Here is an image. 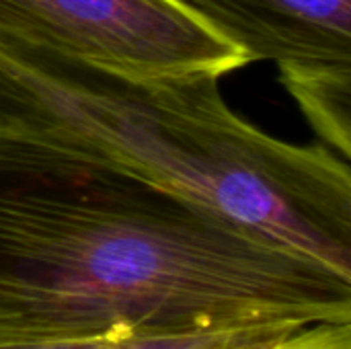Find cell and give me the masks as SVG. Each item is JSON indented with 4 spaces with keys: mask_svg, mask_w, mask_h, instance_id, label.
Returning a JSON list of instances; mask_svg holds the SVG:
<instances>
[{
    "mask_svg": "<svg viewBox=\"0 0 351 349\" xmlns=\"http://www.w3.org/2000/svg\"><path fill=\"white\" fill-rule=\"evenodd\" d=\"M288 349H351V323L308 325Z\"/></svg>",
    "mask_w": 351,
    "mask_h": 349,
    "instance_id": "cell-6",
    "label": "cell"
},
{
    "mask_svg": "<svg viewBox=\"0 0 351 349\" xmlns=\"http://www.w3.org/2000/svg\"><path fill=\"white\" fill-rule=\"evenodd\" d=\"M251 62H274L321 144L351 154V0H171Z\"/></svg>",
    "mask_w": 351,
    "mask_h": 349,
    "instance_id": "cell-3",
    "label": "cell"
},
{
    "mask_svg": "<svg viewBox=\"0 0 351 349\" xmlns=\"http://www.w3.org/2000/svg\"><path fill=\"white\" fill-rule=\"evenodd\" d=\"M351 323V280L128 167L0 132V349Z\"/></svg>",
    "mask_w": 351,
    "mask_h": 349,
    "instance_id": "cell-1",
    "label": "cell"
},
{
    "mask_svg": "<svg viewBox=\"0 0 351 349\" xmlns=\"http://www.w3.org/2000/svg\"><path fill=\"white\" fill-rule=\"evenodd\" d=\"M216 74L144 76L0 27V132L150 177L351 280V167L241 117Z\"/></svg>",
    "mask_w": 351,
    "mask_h": 349,
    "instance_id": "cell-2",
    "label": "cell"
},
{
    "mask_svg": "<svg viewBox=\"0 0 351 349\" xmlns=\"http://www.w3.org/2000/svg\"><path fill=\"white\" fill-rule=\"evenodd\" d=\"M304 329V327H302ZM302 329H230L191 349H288Z\"/></svg>",
    "mask_w": 351,
    "mask_h": 349,
    "instance_id": "cell-5",
    "label": "cell"
},
{
    "mask_svg": "<svg viewBox=\"0 0 351 349\" xmlns=\"http://www.w3.org/2000/svg\"><path fill=\"white\" fill-rule=\"evenodd\" d=\"M0 27L144 76L216 74L245 56L171 0H0Z\"/></svg>",
    "mask_w": 351,
    "mask_h": 349,
    "instance_id": "cell-4",
    "label": "cell"
}]
</instances>
